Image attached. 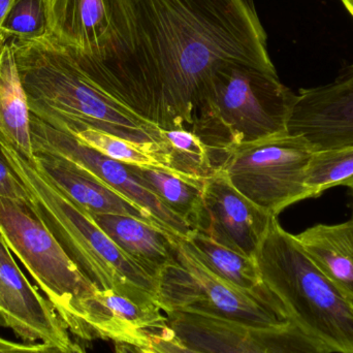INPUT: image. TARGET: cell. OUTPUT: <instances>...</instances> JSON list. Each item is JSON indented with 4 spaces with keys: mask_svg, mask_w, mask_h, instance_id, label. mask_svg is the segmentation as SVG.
Segmentation results:
<instances>
[{
    "mask_svg": "<svg viewBox=\"0 0 353 353\" xmlns=\"http://www.w3.org/2000/svg\"><path fill=\"white\" fill-rule=\"evenodd\" d=\"M4 155L30 196L35 215L83 275L99 290H113L142 306L159 307L157 280L123 252L84 210L72 203L0 134ZM161 308V307H159Z\"/></svg>",
    "mask_w": 353,
    "mask_h": 353,
    "instance_id": "cell-3",
    "label": "cell"
},
{
    "mask_svg": "<svg viewBox=\"0 0 353 353\" xmlns=\"http://www.w3.org/2000/svg\"><path fill=\"white\" fill-rule=\"evenodd\" d=\"M0 236L74 335L79 307L95 288L27 203L0 196Z\"/></svg>",
    "mask_w": 353,
    "mask_h": 353,
    "instance_id": "cell-7",
    "label": "cell"
},
{
    "mask_svg": "<svg viewBox=\"0 0 353 353\" xmlns=\"http://www.w3.org/2000/svg\"><path fill=\"white\" fill-rule=\"evenodd\" d=\"M0 325L29 343L41 341L65 350L72 342L53 305L28 281L1 236Z\"/></svg>",
    "mask_w": 353,
    "mask_h": 353,
    "instance_id": "cell-12",
    "label": "cell"
},
{
    "mask_svg": "<svg viewBox=\"0 0 353 353\" xmlns=\"http://www.w3.org/2000/svg\"><path fill=\"white\" fill-rule=\"evenodd\" d=\"M313 153L304 138L286 132L234 149L218 170L249 201L277 217L290 205L312 197L306 171Z\"/></svg>",
    "mask_w": 353,
    "mask_h": 353,
    "instance_id": "cell-8",
    "label": "cell"
},
{
    "mask_svg": "<svg viewBox=\"0 0 353 353\" xmlns=\"http://www.w3.org/2000/svg\"><path fill=\"white\" fill-rule=\"evenodd\" d=\"M342 186L347 187L353 196V178L350 179V180L346 181V182H344L343 184H342Z\"/></svg>",
    "mask_w": 353,
    "mask_h": 353,
    "instance_id": "cell-34",
    "label": "cell"
},
{
    "mask_svg": "<svg viewBox=\"0 0 353 353\" xmlns=\"http://www.w3.org/2000/svg\"><path fill=\"white\" fill-rule=\"evenodd\" d=\"M353 178V147L315 151L306 171V185L312 197Z\"/></svg>",
    "mask_w": 353,
    "mask_h": 353,
    "instance_id": "cell-23",
    "label": "cell"
},
{
    "mask_svg": "<svg viewBox=\"0 0 353 353\" xmlns=\"http://www.w3.org/2000/svg\"><path fill=\"white\" fill-rule=\"evenodd\" d=\"M185 243L212 274L226 283L253 294L269 292L261 279L254 257L232 250L199 230H194Z\"/></svg>",
    "mask_w": 353,
    "mask_h": 353,
    "instance_id": "cell-19",
    "label": "cell"
},
{
    "mask_svg": "<svg viewBox=\"0 0 353 353\" xmlns=\"http://www.w3.org/2000/svg\"><path fill=\"white\" fill-rule=\"evenodd\" d=\"M313 151L353 147V63L329 84L301 89L288 123Z\"/></svg>",
    "mask_w": 353,
    "mask_h": 353,
    "instance_id": "cell-11",
    "label": "cell"
},
{
    "mask_svg": "<svg viewBox=\"0 0 353 353\" xmlns=\"http://www.w3.org/2000/svg\"><path fill=\"white\" fill-rule=\"evenodd\" d=\"M274 217L236 190L220 170L203 183L197 230L232 250L254 257Z\"/></svg>",
    "mask_w": 353,
    "mask_h": 353,
    "instance_id": "cell-13",
    "label": "cell"
},
{
    "mask_svg": "<svg viewBox=\"0 0 353 353\" xmlns=\"http://www.w3.org/2000/svg\"><path fill=\"white\" fill-rule=\"evenodd\" d=\"M261 279L290 323L329 348L353 353V304L305 252L277 217L254 254Z\"/></svg>",
    "mask_w": 353,
    "mask_h": 353,
    "instance_id": "cell-5",
    "label": "cell"
},
{
    "mask_svg": "<svg viewBox=\"0 0 353 353\" xmlns=\"http://www.w3.org/2000/svg\"><path fill=\"white\" fill-rule=\"evenodd\" d=\"M74 137L97 152L124 165L172 172L169 154L161 149L137 144L95 130H83Z\"/></svg>",
    "mask_w": 353,
    "mask_h": 353,
    "instance_id": "cell-22",
    "label": "cell"
},
{
    "mask_svg": "<svg viewBox=\"0 0 353 353\" xmlns=\"http://www.w3.org/2000/svg\"><path fill=\"white\" fill-rule=\"evenodd\" d=\"M305 252L353 304V219L317 224L296 234Z\"/></svg>",
    "mask_w": 353,
    "mask_h": 353,
    "instance_id": "cell-18",
    "label": "cell"
},
{
    "mask_svg": "<svg viewBox=\"0 0 353 353\" xmlns=\"http://www.w3.org/2000/svg\"><path fill=\"white\" fill-rule=\"evenodd\" d=\"M296 95L280 82L277 72L225 64L199 93L191 132L210 149L218 170L234 149L286 134Z\"/></svg>",
    "mask_w": 353,
    "mask_h": 353,
    "instance_id": "cell-4",
    "label": "cell"
},
{
    "mask_svg": "<svg viewBox=\"0 0 353 353\" xmlns=\"http://www.w3.org/2000/svg\"><path fill=\"white\" fill-rule=\"evenodd\" d=\"M157 301L165 314L210 315L252 329L290 323L283 305L271 290L253 294L226 283L212 274L181 239L174 240L173 259L157 279Z\"/></svg>",
    "mask_w": 353,
    "mask_h": 353,
    "instance_id": "cell-6",
    "label": "cell"
},
{
    "mask_svg": "<svg viewBox=\"0 0 353 353\" xmlns=\"http://www.w3.org/2000/svg\"><path fill=\"white\" fill-rule=\"evenodd\" d=\"M68 48L101 91L161 130H191L199 93L221 66L276 72L253 0H120L105 52Z\"/></svg>",
    "mask_w": 353,
    "mask_h": 353,
    "instance_id": "cell-1",
    "label": "cell"
},
{
    "mask_svg": "<svg viewBox=\"0 0 353 353\" xmlns=\"http://www.w3.org/2000/svg\"><path fill=\"white\" fill-rule=\"evenodd\" d=\"M139 182L150 189L168 208L197 230L203 215V183L167 170L128 165Z\"/></svg>",
    "mask_w": 353,
    "mask_h": 353,
    "instance_id": "cell-20",
    "label": "cell"
},
{
    "mask_svg": "<svg viewBox=\"0 0 353 353\" xmlns=\"http://www.w3.org/2000/svg\"><path fill=\"white\" fill-rule=\"evenodd\" d=\"M0 353H8V341L0 337Z\"/></svg>",
    "mask_w": 353,
    "mask_h": 353,
    "instance_id": "cell-32",
    "label": "cell"
},
{
    "mask_svg": "<svg viewBox=\"0 0 353 353\" xmlns=\"http://www.w3.org/2000/svg\"><path fill=\"white\" fill-rule=\"evenodd\" d=\"M107 236L155 280L173 259L175 236L134 216L89 214ZM178 239V238H176Z\"/></svg>",
    "mask_w": 353,
    "mask_h": 353,
    "instance_id": "cell-17",
    "label": "cell"
},
{
    "mask_svg": "<svg viewBox=\"0 0 353 353\" xmlns=\"http://www.w3.org/2000/svg\"><path fill=\"white\" fill-rule=\"evenodd\" d=\"M167 325V314L159 307L142 306L113 290H99L80 303L77 337L150 350L151 336Z\"/></svg>",
    "mask_w": 353,
    "mask_h": 353,
    "instance_id": "cell-14",
    "label": "cell"
},
{
    "mask_svg": "<svg viewBox=\"0 0 353 353\" xmlns=\"http://www.w3.org/2000/svg\"><path fill=\"white\" fill-rule=\"evenodd\" d=\"M0 196L30 205V196L12 165L6 159L0 143Z\"/></svg>",
    "mask_w": 353,
    "mask_h": 353,
    "instance_id": "cell-26",
    "label": "cell"
},
{
    "mask_svg": "<svg viewBox=\"0 0 353 353\" xmlns=\"http://www.w3.org/2000/svg\"><path fill=\"white\" fill-rule=\"evenodd\" d=\"M10 43L31 116L72 136L95 130L168 153L161 128L101 91L66 46L50 34Z\"/></svg>",
    "mask_w": 353,
    "mask_h": 353,
    "instance_id": "cell-2",
    "label": "cell"
},
{
    "mask_svg": "<svg viewBox=\"0 0 353 353\" xmlns=\"http://www.w3.org/2000/svg\"><path fill=\"white\" fill-rule=\"evenodd\" d=\"M179 342L205 353H332L294 323L252 329L241 323L193 313H168Z\"/></svg>",
    "mask_w": 353,
    "mask_h": 353,
    "instance_id": "cell-9",
    "label": "cell"
},
{
    "mask_svg": "<svg viewBox=\"0 0 353 353\" xmlns=\"http://www.w3.org/2000/svg\"><path fill=\"white\" fill-rule=\"evenodd\" d=\"M341 1L343 2L346 10H347L353 17V0H341Z\"/></svg>",
    "mask_w": 353,
    "mask_h": 353,
    "instance_id": "cell-33",
    "label": "cell"
},
{
    "mask_svg": "<svg viewBox=\"0 0 353 353\" xmlns=\"http://www.w3.org/2000/svg\"><path fill=\"white\" fill-rule=\"evenodd\" d=\"M146 350V352L148 353H157V352H152V350Z\"/></svg>",
    "mask_w": 353,
    "mask_h": 353,
    "instance_id": "cell-35",
    "label": "cell"
},
{
    "mask_svg": "<svg viewBox=\"0 0 353 353\" xmlns=\"http://www.w3.org/2000/svg\"><path fill=\"white\" fill-rule=\"evenodd\" d=\"M22 88L10 41H0V115L8 101Z\"/></svg>",
    "mask_w": 353,
    "mask_h": 353,
    "instance_id": "cell-25",
    "label": "cell"
},
{
    "mask_svg": "<svg viewBox=\"0 0 353 353\" xmlns=\"http://www.w3.org/2000/svg\"><path fill=\"white\" fill-rule=\"evenodd\" d=\"M14 0H0V26H1L2 21L6 18L8 14V10H10V6L14 3ZM3 37H0V41H2Z\"/></svg>",
    "mask_w": 353,
    "mask_h": 353,
    "instance_id": "cell-30",
    "label": "cell"
},
{
    "mask_svg": "<svg viewBox=\"0 0 353 353\" xmlns=\"http://www.w3.org/2000/svg\"><path fill=\"white\" fill-rule=\"evenodd\" d=\"M115 353H148L143 348L128 344L115 343Z\"/></svg>",
    "mask_w": 353,
    "mask_h": 353,
    "instance_id": "cell-29",
    "label": "cell"
},
{
    "mask_svg": "<svg viewBox=\"0 0 353 353\" xmlns=\"http://www.w3.org/2000/svg\"><path fill=\"white\" fill-rule=\"evenodd\" d=\"M157 353H205L179 342L169 325L151 336L150 350Z\"/></svg>",
    "mask_w": 353,
    "mask_h": 353,
    "instance_id": "cell-27",
    "label": "cell"
},
{
    "mask_svg": "<svg viewBox=\"0 0 353 353\" xmlns=\"http://www.w3.org/2000/svg\"><path fill=\"white\" fill-rule=\"evenodd\" d=\"M170 157V168L176 175L205 182L216 172L210 149L189 130H161Z\"/></svg>",
    "mask_w": 353,
    "mask_h": 353,
    "instance_id": "cell-21",
    "label": "cell"
},
{
    "mask_svg": "<svg viewBox=\"0 0 353 353\" xmlns=\"http://www.w3.org/2000/svg\"><path fill=\"white\" fill-rule=\"evenodd\" d=\"M32 151L59 155L103 181L108 186L148 214L157 225L181 240L186 241L194 230L139 182L128 165L119 163L83 144L72 134L59 132L30 115Z\"/></svg>",
    "mask_w": 353,
    "mask_h": 353,
    "instance_id": "cell-10",
    "label": "cell"
},
{
    "mask_svg": "<svg viewBox=\"0 0 353 353\" xmlns=\"http://www.w3.org/2000/svg\"><path fill=\"white\" fill-rule=\"evenodd\" d=\"M49 32L62 45L99 56L115 37L120 0H43Z\"/></svg>",
    "mask_w": 353,
    "mask_h": 353,
    "instance_id": "cell-15",
    "label": "cell"
},
{
    "mask_svg": "<svg viewBox=\"0 0 353 353\" xmlns=\"http://www.w3.org/2000/svg\"><path fill=\"white\" fill-rule=\"evenodd\" d=\"M8 353H65V350L50 344H21L8 341Z\"/></svg>",
    "mask_w": 353,
    "mask_h": 353,
    "instance_id": "cell-28",
    "label": "cell"
},
{
    "mask_svg": "<svg viewBox=\"0 0 353 353\" xmlns=\"http://www.w3.org/2000/svg\"><path fill=\"white\" fill-rule=\"evenodd\" d=\"M65 353H87V352L80 344L72 341L70 345L66 347Z\"/></svg>",
    "mask_w": 353,
    "mask_h": 353,
    "instance_id": "cell-31",
    "label": "cell"
},
{
    "mask_svg": "<svg viewBox=\"0 0 353 353\" xmlns=\"http://www.w3.org/2000/svg\"><path fill=\"white\" fill-rule=\"evenodd\" d=\"M49 34L43 0H14L0 26V37L8 41H37Z\"/></svg>",
    "mask_w": 353,
    "mask_h": 353,
    "instance_id": "cell-24",
    "label": "cell"
},
{
    "mask_svg": "<svg viewBox=\"0 0 353 353\" xmlns=\"http://www.w3.org/2000/svg\"><path fill=\"white\" fill-rule=\"evenodd\" d=\"M33 161L43 175L87 213L134 216L161 228L138 205L68 159L52 153L35 151Z\"/></svg>",
    "mask_w": 353,
    "mask_h": 353,
    "instance_id": "cell-16",
    "label": "cell"
}]
</instances>
